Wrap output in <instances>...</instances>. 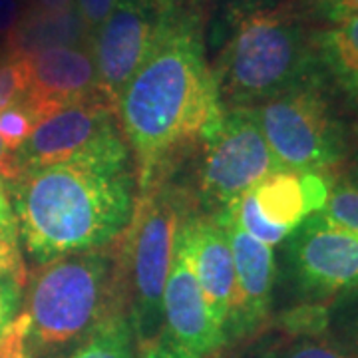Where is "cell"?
<instances>
[{"label": "cell", "instance_id": "6da1fadb", "mask_svg": "<svg viewBox=\"0 0 358 358\" xmlns=\"http://www.w3.org/2000/svg\"><path fill=\"white\" fill-rule=\"evenodd\" d=\"M223 114L199 18L171 0L117 102L120 128L136 157L138 201L164 183L179 155L217 134Z\"/></svg>", "mask_w": 358, "mask_h": 358}, {"label": "cell", "instance_id": "7a4b0ae2", "mask_svg": "<svg viewBox=\"0 0 358 358\" xmlns=\"http://www.w3.org/2000/svg\"><path fill=\"white\" fill-rule=\"evenodd\" d=\"M8 197L34 263L108 247L128 231L138 205L128 141L28 169L10 183Z\"/></svg>", "mask_w": 358, "mask_h": 358}, {"label": "cell", "instance_id": "3957f363", "mask_svg": "<svg viewBox=\"0 0 358 358\" xmlns=\"http://www.w3.org/2000/svg\"><path fill=\"white\" fill-rule=\"evenodd\" d=\"M120 265L102 249L58 257L34 275L26 315L30 350L58 355L80 346L122 308Z\"/></svg>", "mask_w": 358, "mask_h": 358}, {"label": "cell", "instance_id": "277c9868", "mask_svg": "<svg viewBox=\"0 0 358 358\" xmlns=\"http://www.w3.org/2000/svg\"><path fill=\"white\" fill-rule=\"evenodd\" d=\"M211 70L223 110L257 108L320 76L313 36L287 10L245 14Z\"/></svg>", "mask_w": 358, "mask_h": 358}, {"label": "cell", "instance_id": "5b68a950", "mask_svg": "<svg viewBox=\"0 0 358 358\" xmlns=\"http://www.w3.org/2000/svg\"><path fill=\"white\" fill-rule=\"evenodd\" d=\"M187 215L183 193L164 183L136 205L129 223V239L124 251L128 268L129 324L140 352L152 348L164 331V289H166L173 243L179 225Z\"/></svg>", "mask_w": 358, "mask_h": 358}, {"label": "cell", "instance_id": "8992f818", "mask_svg": "<svg viewBox=\"0 0 358 358\" xmlns=\"http://www.w3.org/2000/svg\"><path fill=\"white\" fill-rule=\"evenodd\" d=\"M253 110L282 169L329 176L331 169L346 159L345 126L334 114L320 76L287 90Z\"/></svg>", "mask_w": 358, "mask_h": 358}, {"label": "cell", "instance_id": "52a82bcc", "mask_svg": "<svg viewBox=\"0 0 358 358\" xmlns=\"http://www.w3.org/2000/svg\"><path fill=\"white\" fill-rule=\"evenodd\" d=\"M282 169L261 131L253 108L225 110L221 128L203 143L199 193L215 213Z\"/></svg>", "mask_w": 358, "mask_h": 358}, {"label": "cell", "instance_id": "ba28073f", "mask_svg": "<svg viewBox=\"0 0 358 358\" xmlns=\"http://www.w3.org/2000/svg\"><path fill=\"white\" fill-rule=\"evenodd\" d=\"M287 273L308 303H327L358 289V235L322 213L308 215L285 239Z\"/></svg>", "mask_w": 358, "mask_h": 358}, {"label": "cell", "instance_id": "9c48e42d", "mask_svg": "<svg viewBox=\"0 0 358 358\" xmlns=\"http://www.w3.org/2000/svg\"><path fill=\"white\" fill-rule=\"evenodd\" d=\"M171 0H117L114 10L94 30L90 50L106 98L117 102L154 42Z\"/></svg>", "mask_w": 358, "mask_h": 358}, {"label": "cell", "instance_id": "30bf717a", "mask_svg": "<svg viewBox=\"0 0 358 358\" xmlns=\"http://www.w3.org/2000/svg\"><path fill=\"white\" fill-rule=\"evenodd\" d=\"M117 108L108 102L68 106L46 117L16 150L20 173L68 162L124 141Z\"/></svg>", "mask_w": 358, "mask_h": 358}, {"label": "cell", "instance_id": "8fae6325", "mask_svg": "<svg viewBox=\"0 0 358 358\" xmlns=\"http://www.w3.org/2000/svg\"><path fill=\"white\" fill-rule=\"evenodd\" d=\"M159 343L176 348L187 358H209L227 345L225 334L205 303L181 225L176 235L164 289V331Z\"/></svg>", "mask_w": 358, "mask_h": 358}, {"label": "cell", "instance_id": "7c38bea8", "mask_svg": "<svg viewBox=\"0 0 358 358\" xmlns=\"http://www.w3.org/2000/svg\"><path fill=\"white\" fill-rule=\"evenodd\" d=\"M227 231L235 265V303L227 327V343L257 334L271 317L275 287L273 247L253 239L235 221L231 209L213 213Z\"/></svg>", "mask_w": 358, "mask_h": 358}, {"label": "cell", "instance_id": "4fadbf2b", "mask_svg": "<svg viewBox=\"0 0 358 358\" xmlns=\"http://www.w3.org/2000/svg\"><path fill=\"white\" fill-rule=\"evenodd\" d=\"M30 84L26 96L48 114L86 102L112 103L98 84L90 46L50 48L28 56ZM114 106V103H112Z\"/></svg>", "mask_w": 358, "mask_h": 358}, {"label": "cell", "instance_id": "5bb4252c", "mask_svg": "<svg viewBox=\"0 0 358 358\" xmlns=\"http://www.w3.org/2000/svg\"><path fill=\"white\" fill-rule=\"evenodd\" d=\"M181 231L205 303L227 338L235 303V265L227 231L215 215L195 217L192 213L181 221Z\"/></svg>", "mask_w": 358, "mask_h": 358}, {"label": "cell", "instance_id": "9a60e30c", "mask_svg": "<svg viewBox=\"0 0 358 358\" xmlns=\"http://www.w3.org/2000/svg\"><path fill=\"white\" fill-rule=\"evenodd\" d=\"M92 32L78 13L76 4L64 8H30L18 16L8 32L6 50L22 56H32L50 48L90 46Z\"/></svg>", "mask_w": 358, "mask_h": 358}, {"label": "cell", "instance_id": "2e32d148", "mask_svg": "<svg viewBox=\"0 0 358 358\" xmlns=\"http://www.w3.org/2000/svg\"><path fill=\"white\" fill-rule=\"evenodd\" d=\"M320 78H327L358 112V14L313 34Z\"/></svg>", "mask_w": 358, "mask_h": 358}, {"label": "cell", "instance_id": "e0dca14e", "mask_svg": "<svg viewBox=\"0 0 358 358\" xmlns=\"http://www.w3.org/2000/svg\"><path fill=\"white\" fill-rule=\"evenodd\" d=\"M257 211L277 229L291 233L310 215L305 201L301 173L279 169L261 179L251 189Z\"/></svg>", "mask_w": 358, "mask_h": 358}, {"label": "cell", "instance_id": "ac0fdd59", "mask_svg": "<svg viewBox=\"0 0 358 358\" xmlns=\"http://www.w3.org/2000/svg\"><path fill=\"white\" fill-rule=\"evenodd\" d=\"M68 358H134V331L124 308L103 320Z\"/></svg>", "mask_w": 358, "mask_h": 358}, {"label": "cell", "instance_id": "d6986e66", "mask_svg": "<svg viewBox=\"0 0 358 358\" xmlns=\"http://www.w3.org/2000/svg\"><path fill=\"white\" fill-rule=\"evenodd\" d=\"M50 115L40 103L30 100L24 94L20 100L0 112V138L8 150L16 152L30 138V134Z\"/></svg>", "mask_w": 358, "mask_h": 358}, {"label": "cell", "instance_id": "ffe728a7", "mask_svg": "<svg viewBox=\"0 0 358 358\" xmlns=\"http://www.w3.org/2000/svg\"><path fill=\"white\" fill-rule=\"evenodd\" d=\"M259 358H357L338 345L331 334L289 336L268 345Z\"/></svg>", "mask_w": 358, "mask_h": 358}, {"label": "cell", "instance_id": "44dd1931", "mask_svg": "<svg viewBox=\"0 0 358 358\" xmlns=\"http://www.w3.org/2000/svg\"><path fill=\"white\" fill-rule=\"evenodd\" d=\"M0 277L26 282L24 259L20 253V233L6 189H0Z\"/></svg>", "mask_w": 358, "mask_h": 358}, {"label": "cell", "instance_id": "7402d4cb", "mask_svg": "<svg viewBox=\"0 0 358 358\" xmlns=\"http://www.w3.org/2000/svg\"><path fill=\"white\" fill-rule=\"evenodd\" d=\"M331 305L327 303H308L301 301L299 305L287 308L277 319L282 334L289 336H320L329 334Z\"/></svg>", "mask_w": 358, "mask_h": 358}, {"label": "cell", "instance_id": "603a6c76", "mask_svg": "<svg viewBox=\"0 0 358 358\" xmlns=\"http://www.w3.org/2000/svg\"><path fill=\"white\" fill-rule=\"evenodd\" d=\"M329 334L358 358V289L331 303Z\"/></svg>", "mask_w": 358, "mask_h": 358}, {"label": "cell", "instance_id": "cb8c5ba5", "mask_svg": "<svg viewBox=\"0 0 358 358\" xmlns=\"http://www.w3.org/2000/svg\"><path fill=\"white\" fill-rule=\"evenodd\" d=\"M30 84L28 56L4 52L0 56V112L20 100Z\"/></svg>", "mask_w": 358, "mask_h": 358}, {"label": "cell", "instance_id": "d4e9b609", "mask_svg": "<svg viewBox=\"0 0 358 358\" xmlns=\"http://www.w3.org/2000/svg\"><path fill=\"white\" fill-rule=\"evenodd\" d=\"M324 217L343 225L346 229L355 231L358 235V187L348 179L336 181L331 187V195L322 207Z\"/></svg>", "mask_w": 358, "mask_h": 358}, {"label": "cell", "instance_id": "484cf974", "mask_svg": "<svg viewBox=\"0 0 358 358\" xmlns=\"http://www.w3.org/2000/svg\"><path fill=\"white\" fill-rule=\"evenodd\" d=\"M0 358H34L30 350V319L22 313L0 336Z\"/></svg>", "mask_w": 358, "mask_h": 358}, {"label": "cell", "instance_id": "4316f807", "mask_svg": "<svg viewBox=\"0 0 358 358\" xmlns=\"http://www.w3.org/2000/svg\"><path fill=\"white\" fill-rule=\"evenodd\" d=\"M24 285L14 277H0V336L18 317Z\"/></svg>", "mask_w": 358, "mask_h": 358}, {"label": "cell", "instance_id": "83f0119b", "mask_svg": "<svg viewBox=\"0 0 358 358\" xmlns=\"http://www.w3.org/2000/svg\"><path fill=\"white\" fill-rule=\"evenodd\" d=\"M308 13L327 24H338L358 14V0H307Z\"/></svg>", "mask_w": 358, "mask_h": 358}, {"label": "cell", "instance_id": "f1b7e54d", "mask_svg": "<svg viewBox=\"0 0 358 358\" xmlns=\"http://www.w3.org/2000/svg\"><path fill=\"white\" fill-rule=\"evenodd\" d=\"M74 4L88 30L94 34V30L100 28L103 20L114 10L117 0H74Z\"/></svg>", "mask_w": 358, "mask_h": 358}, {"label": "cell", "instance_id": "f546056e", "mask_svg": "<svg viewBox=\"0 0 358 358\" xmlns=\"http://www.w3.org/2000/svg\"><path fill=\"white\" fill-rule=\"evenodd\" d=\"M18 176H20V167H18V162H16V152L8 150L6 143L0 138V189L10 187V183Z\"/></svg>", "mask_w": 358, "mask_h": 358}, {"label": "cell", "instance_id": "4dcf8cb0", "mask_svg": "<svg viewBox=\"0 0 358 358\" xmlns=\"http://www.w3.org/2000/svg\"><path fill=\"white\" fill-rule=\"evenodd\" d=\"M18 20L16 0H0V34H8Z\"/></svg>", "mask_w": 358, "mask_h": 358}, {"label": "cell", "instance_id": "1f68e13d", "mask_svg": "<svg viewBox=\"0 0 358 358\" xmlns=\"http://www.w3.org/2000/svg\"><path fill=\"white\" fill-rule=\"evenodd\" d=\"M70 4H74V0H36V8H64V6H70Z\"/></svg>", "mask_w": 358, "mask_h": 358}, {"label": "cell", "instance_id": "d6a6232c", "mask_svg": "<svg viewBox=\"0 0 358 358\" xmlns=\"http://www.w3.org/2000/svg\"><path fill=\"white\" fill-rule=\"evenodd\" d=\"M345 179H348L350 183H355L358 187V155L355 157V162H352V166H350V171H348V176Z\"/></svg>", "mask_w": 358, "mask_h": 358}]
</instances>
